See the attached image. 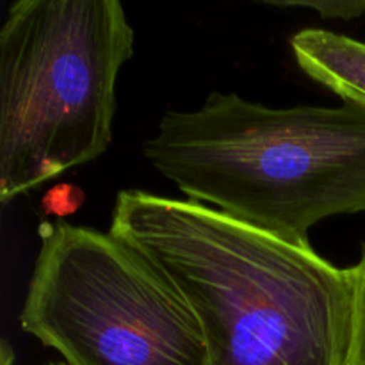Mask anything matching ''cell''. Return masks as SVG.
<instances>
[{
	"label": "cell",
	"mask_w": 365,
	"mask_h": 365,
	"mask_svg": "<svg viewBox=\"0 0 365 365\" xmlns=\"http://www.w3.org/2000/svg\"><path fill=\"white\" fill-rule=\"evenodd\" d=\"M86 202V195L75 184H57L45 192L41 200L43 214L66 217L75 214Z\"/></svg>",
	"instance_id": "obj_7"
},
{
	"label": "cell",
	"mask_w": 365,
	"mask_h": 365,
	"mask_svg": "<svg viewBox=\"0 0 365 365\" xmlns=\"http://www.w3.org/2000/svg\"><path fill=\"white\" fill-rule=\"evenodd\" d=\"M110 232L141 250L195 314L207 365H351L355 296L312 246L217 209L120 191Z\"/></svg>",
	"instance_id": "obj_1"
},
{
	"label": "cell",
	"mask_w": 365,
	"mask_h": 365,
	"mask_svg": "<svg viewBox=\"0 0 365 365\" xmlns=\"http://www.w3.org/2000/svg\"><path fill=\"white\" fill-rule=\"evenodd\" d=\"M48 365H68L66 362H52V364H48Z\"/></svg>",
	"instance_id": "obj_10"
},
{
	"label": "cell",
	"mask_w": 365,
	"mask_h": 365,
	"mask_svg": "<svg viewBox=\"0 0 365 365\" xmlns=\"http://www.w3.org/2000/svg\"><path fill=\"white\" fill-rule=\"evenodd\" d=\"M134 53L118 0H16L0 29V202L95 160L113 141Z\"/></svg>",
	"instance_id": "obj_3"
},
{
	"label": "cell",
	"mask_w": 365,
	"mask_h": 365,
	"mask_svg": "<svg viewBox=\"0 0 365 365\" xmlns=\"http://www.w3.org/2000/svg\"><path fill=\"white\" fill-rule=\"evenodd\" d=\"M24 331L68 365H207L202 328L170 278L113 232L39 225Z\"/></svg>",
	"instance_id": "obj_4"
},
{
	"label": "cell",
	"mask_w": 365,
	"mask_h": 365,
	"mask_svg": "<svg viewBox=\"0 0 365 365\" xmlns=\"http://www.w3.org/2000/svg\"><path fill=\"white\" fill-rule=\"evenodd\" d=\"M298 66L342 100L365 103V43L321 29L291 39Z\"/></svg>",
	"instance_id": "obj_5"
},
{
	"label": "cell",
	"mask_w": 365,
	"mask_h": 365,
	"mask_svg": "<svg viewBox=\"0 0 365 365\" xmlns=\"http://www.w3.org/2000/svg\"><path fill=\"white\" fill-rule=\"evenodd\" d=\"M0 365H14V351L6 339L0 344Z\"/></svg>",
	"instance_id": "obj_9"
},
{
	"label": "cell",
	"mask_w": 365,
	"mask_h": 365,
	"mask_svg": "<svg viewBox=\"0 0 365 365\" xmlns=\"http://www.w3.org/2000/svg\"><path fill=\"white\" fill-rule=\"evenodd\" d=\"M277 7H309L317 11L321 18H337V20H353L365 14V2H335V0H312V2H267Z\"/></svg>",
	"instance_id": "obj_8"
},
{
	"label": "cell",
	"mask_w": 365,
	"mask_h": 365,
	"mask_svg": "<svg viewBox=\"0 0 365 365\" xmlns=\"http://www.w3.org/2000/svg\"><path fill=\"white\" fill-rule=\"evenodd\" d=\"M143 152L189 200L296 245L321 220L365 214V103L353 100L269 109L210 93L164 114Z\"/></svg>",
	"instance_id": "obj_2"
},
{
	"label": "cell",
	"mask_w": 365,
	"mask_h": 365,
	"mask_svg": "<svg viewBox=\"0 0 365 365\" xmlns=\"http://www.w3.org/2000/svg\"><path fill=\"white\" fill-rule=\"evenodd\" d=\"M349 274L355 296L351 365H365V242L360 248V260L349 267Z\"/></svg>",
	"instance_id": "obj_6"
}]
</instances>
